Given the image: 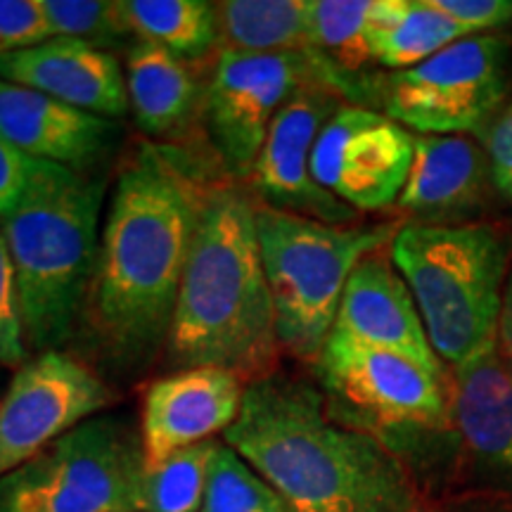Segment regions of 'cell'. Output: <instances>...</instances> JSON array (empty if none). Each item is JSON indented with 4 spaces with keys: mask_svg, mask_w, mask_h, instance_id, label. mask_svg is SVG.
Wrapping results in <instances>:
<instances>
[{
    "mask_svg": "<svg viewBox=\"0 0 512 512\" xmlns=\"http://www.w3.org/2000/svg\"><path fill=\"white\" fill-rule=\"evenodd\" d=\"M211 178L174 145L143 143L121 166L76 337L114 373H136L169 342Z\"/></svg>",
    "mask_w": 512,
    "mask_h": 512,
    "instance_id": "1",
    "label": "cell"
},
{
    "mask_svg": "<svg viewBox=\"0 0 512 512\" xmlns=\"http://www.w3.org/2000/svg\"><path fill=\"white\" fill-rule=\"evenodd\" d=\"M223 439L294 512H418L403 460L332 420L320 389L294 377L249 382Z\"/></svg>",
    "mask_w": 512,
    "mask_h": 512,
    "instance_id": "2",
    "label": "cell"
},
{
    "mask_svg": "<svg viewBox=\"0 0 512 512\" xmlns=\"http://www.w3.org/2000/svg\"><path fill=\"white\" fill-rule=\"evenodd\" d=\"M254 211L235 181H209L166 342L176 370L221 368L245 384L275 373L280 342Z\"/></svg>",
    "mask_w": 512,
    "mask_h": 512,
    "instance_id": "3",
    "label": "cell"
},
{
    "mask_svg": "<svg viewBox=\"0 0 512 512\" xmlns=\"http://www.w3.org/2000/svg\"><path fill=\"white\" fill-rule=\"evenodd\" d=\"M105 192V178L34 159L27 192L0 219L31 356L62 351L79 332Z\"/></svg>",
    "mask_w": 512,
    "mask_h": 512,
    "instance_id": "4",
    "label": "cell"
},
{
    "mask_svg": "<svg viewBox=\"0 0 512 512\" xmlns=\"http://www.w3.org/2000/svg\"><path fill=\"white\" fill-rule=\"evenodd\" d=\"M441 363L463 368L498 347L510 242L491 223H403L389 245Z\"/></svg>",
    "mask_w": 512,
    "mask_h": 512,
    "instance_id": "5",
    "label": "cell"
},
{
    "mask_svg": "<svg viewBox=\"0 0 512 512\" xmlns=\"http://www.w3.org/2000/svg\"><path fill=\"white\" fill-rule=\"evenodd\" d=\"M254 226L280 347L316 361L335 328L349 275L366 256L392 245L401 226L394 221L330 226L261 202H256Z\"/></svg>",
    "mask_w": 512,
    "mask_h": 512,
    "instance_id": "6",
    "label": "cell"
},
{
    "mask_svg": "<svg viewBox=\"0 0 512 512\" xmlns=\"http://www.w3.org/2000/svg\"><path fill=\"white\" fill-rule=\"evenodd\" d=\"M325 411L399 456L403 448L453 434L451 375L332 330L316 361Z\"/></svg>",
    "mask_w": 512,
    "mask_h": 512,
    "instance_id": "7",
    "label": "cell"
},
{
    "mask_svg": "<svg viewBox=\"0 0 512 512\" xmlns=\"http://www.w3.org/2000/svg\"><path fill=\"white\" fill-rule=\"evenodd\" d=\"M140 434L100 415L0 477V512H143Z\"/></svg>",
    "mask_w": 512,
    "mask_h": 512,
    "instance_id": "8",
    "label": "cell"
},
{
    "mask_svg": "<svg viewBox=\"0 0 512 512\" xmlns=\"http://www.w3.org/2000/svg\"><path fill=\"white\" fill-rule=\"evenodd\" d=\"M304 86L330 88L351 105L368 102V79L339 72L316 53L216 57L202 107L211 145L233 181H247L275 114Z\"/></svg>",
    "mask_w": 512,
    "mask_h": 512,
    "instance_id": "9",
    "label": "cell"
},
{
    "mask_svg": "<svg viewBox=\"0 0 512 512\" xmlns=\"http://www.w3.org/2000/svg\"><path fill=\"white\" fill-rule=\"evenodd\" d=\"M510 41L465 36L427 62L368 81V102L418 136H482L510 88Z\"/></svg>",
    "mask_w": 512,
    "mask_h": 512,
    "instance_id": "10",
    "label": "cell"
},
{
    "mask_svg": "<svg viewBox=\"0 0 512 512\" xmlns=\"http://www.w3.org/2000/svg\"><path fill=\"white\" fill-rule=\"evenodd\" d=\"M112 401L95 370L67 351L31 356L0 399V477L91 420Z\"/></svg>",
    "mask_w": 512,
    "mask_h": 512,
    "instance_id": "11",
    "label": "cell"
},
{
    "mask_svg": "<svg viewBox=\"0 0 512 512\" xmlns=\"http://www.w3.org/2000/svg\"><path fill=\"white\" fill-rule=\"evenodd\" d=\"M413 155L415 133L373 107L344 102L313 145L311 174L347 207L380 211L399 202Z\"/></svg>",
    "mask_w": 512,
    "mask_h": 512,
    "instance_id": "12",
    "label": "cell"
},
{
    "mask_svg": "<svg viewBox=\"0 0 512 512\" xmlns=\"http://www.w3.org/2000/svg\"><path fill=\"white\" fill-rule=\"evenodd\" d=\"M342 105V95L320 86L299 88L285 102L247 178L256 202L330 226L356 221L358 211L320 188L311 174L313 145Z\"/></svg>",
    "mask_w": 512,
    "mask_h": 512,
    "instance_id": "13",
    "label": "cell"
},
{
    "mask_svg": "<svg viewBox=\"0 0 512 512\" xmlns=\"http://www.w3.org/2000/svg\"><path fill=\"white\" fill-rule=\"evenodd\" d=\"M245 387L221 368H185L152 382L140 427L145 465H162L183 448L226 432L238 420Z\"/></svg>",
    "mask_w": 512,
    "mask_h": 512,
    "instance_id": "14",
    "label": "cell"
},
{
    "mask_svg": "<svg viewBox=\"0 0 512 512\" xmlns=\"http://www.w3.org/2000/svg\"><path fill=\"white\" fill-rule=\"evenodd\" d=\"M0 79L105 119L124 117L131 110L126 69L117 55L79 38L53 36L0 57Z\"/></svg>",
    "mask_w": 512,
    "mask_h": 512,
    "instance_id": "15",
    "label": "cell"
},
{
    "mask_svg": "<svg viewBox=\"0 0 512 512\" xmlns=\"http://www.w3.org/2000/svg\"><path fill=\"white\" fill-rule=\"evenodd\" d=\"M332 330L370 347L411 358L437 375H446L406 280L396 271L392 256L382 252L366 256L349 275Z\"/></svg>",
    "mask_w": 512,
    "mask_h": 512,
    "instance_id": "16",
    "label": "cell"
},
{
    "mask_svg": "<svg viewBox=\"0 0 512 512\" xmlns=\"http://www.w3.org/2000/svg\"><path fill=\"white\" fill-rule=\"evenodd\" d=\"M494 188L484 147L467 136H418L399 207L408 223L463 226L489 200ZM496 190V188H494Z\"/></svg>",
    "mask_w": 512,
    "mask_h": 512,
    "instance_id": "17",
    "label": "cell"
},
{
    "mask_svg": "<svg viewBox=\"0 0 512 512\" xmlns=\"http://www.w3.org/2000/svg\"><path fill=\"white\" fill-rule=\"evenodd\" d=\"M451 420L475 475L512 494V368L498 347L453 370Z\"/></svg>",
    "mask_w": 512,
    "mask_h": 512,
    "instance_id": "18",
    "label": "cell"
},
{
    "mask_svg": "<svg viewBox=\"0 0 512 512\" xmlns=\"http://www.w3.org/2000/svg\"><path fill=\"white\" fill-rule=\"evenodd\" d=\"M114 133L110 119L0 79V136L22 155L88 174Z\"/></svg>",
    "mask_w": 512,
    "mask_h": 512,
    "instance_id": "19",
    "label": "cell"
},
{
    "mask_svg": "<svg viewBox=\"0 0 512 512\" xmlns=\"http://www.w3.org/2000/svg\"><path fill=\"white\" fill-rule=\"evenodd\" d=\"M124 67L128 105L140 131L162 140L183 136L204 100L188 62L150 43L133 41Z\"/></svg>",
    "mask_w": 512,
    "mask_h": 512,
    "instance_id": "20",
    "label": "cell"
},
{
    "mask_svg": "<svg viewBox=\"0 0 512 512\" xmlns=\"http://www.w3.org/2000/svg\"><path fill=\"white\" fill-rule=\"evenodd\" d=\"M465 38L432 0H375L368 22L373 62L403 72Z\"/></svg>",
    "mask_w": 512,
    "mask_h": 512,
    "instance_id": "21",
    "label": "cell"
},
{
    "mask_svg": "<svg viewBox=\"0 0 512 512\" xmlns=\"http://www.w3.org/2000/svg\"><path fill=\"white\" fill-rule=\"evenodd\" d=\"M214 12L219 53H313L306 0H221Z\"/></svg>",
    "mask_w": 512,
    "mask_h": 512,
    "instance_id": "22",
    "label": "cell"
},
{
    "mask_svg": "<svg viewBox=\"0 0 512 512\" xmlns=\"http://www.w3.org/2000/svg\"><path fill=\"white\" fill-rule=\"evenodd\" d=\"M131 38L176 55L200 60L216 48L214 3L204 0H117Z\"/></svg>",
    "mask_w": 512,
    "mask_h": 512,
    "instance_id": "23",
    "label": "cell"
},
{
    "mask_svg": "<svg viewBox=\"0 0 512 512\" xmlns=\"http://www.w3.org/2000/svg\"><path fill=\"white\" fill-rule=\"evenodd\" d=\"M373 5L375 0H306L313 53L349 76L375 64L368 41Z\"/></svg>",
    "mask_w": 512,
    "mask_h": 512,
    "instance_id": "24",
    "label": "cell"
},
{
    "mask_svg": "<svg viewBox=\"0 0 512 512\" xmlns=\"http://www.w3.org/2000/svg\"><path fill=\"white\" fill-rule=\"evenodd\" d=\"M216 446L214 439L202 441L174 453L162 465L147 467L143 512H200Z\"/></svg>",
    "mask_w": 512,
    "mask_h": 512,
    "instance_id": "25",
    "label": "cell"
},
{
    "mask_svg": "<svg viewBox=\"0 0 512 512\" xmlns=\"http://www.w3.org/2000/svg\"><path fill=\"white\" fill-rule=\"evenodd\" d=\"M200 512H294L247 460L219 444L209 467L207 494Z\"/></svg>",
    "mask_w": 512,
    "mask_h": 512,
    "instance_id": "26",
    "label": "cell"
},
{
    "mask_svg": "<svg viewBox=\"0 0 512 512\" xmlns=\"http://www.w3.org/2000/svg\"><path fill=\"white\" fill-rule=\"evenodd\" d=\"M43 15L53 36L79 38L110 50L131 38L117 3L105 0H41Z\"/></svg>",
    "mask_w": 512,
    "mask_h": 512,
    "instance_id": "27",
    "label": "cell"
},
{
    "mask_svg": "<svg viewBox=\"0 0 512 512\" xmlns=\"http://www.w3.org/2000/svg\"><path fill=\"white\" fill-rule=\"evenodd\" d=\"M31 358L24 337L22 306L8 247L0 233V368L17 370Z\"/></svg>",
    "mask_w": 512,
    "mask_h": 512,
    "instance_id": "28",
    "label": "cell"
},
{
    "mask_svg": "<svg viewBox=\"0 0 512 512\" xmlns=\"http://www.w3.org/2000/svg\"><path fill=\"white\" fill-rule=\"evenodd\" d=\"M53 38L41 0H0V57Z\"/></svg>",
    "mask_w": 512,
    "mask_h": 512,
    "instance_id": "29",
    "label": "cell"
},
{
    "mask_svg": "<svg viewBox=\"0 0 512 512\" xmlns=\"http://www.w3.org/2000/svg\"><path fill=\"white\" fill-rule=\"evenodd\" d=\"M465 36H482L512 24V0H432Z\"/></svg>",
    "mask_w": 512,
    "mask_h": 512,
    "instance_id": "30",
    "label": "cell"
},
{
    "mask_svg": "<svg viewBox=\"0 0 512 512\" xmlns=\"http://www.w3.org/2000/svg\"><path fill=\"white\" fill-rule=\"evenodd\" d=\"M489 157L494 188L512 204V100L503 105L494 121L479 136Z\"/></svg>",
    "mask_w": 512,
    "mask_h": 512,
    "instance_id": "31",
    "label": "cell"
},
{
    "mask_svg": "<svg viewBox=\"0 0 512 512\" xmlns=\"http://www.w3.org/2000/svg\"><path fill=\"white\" fill-rule=\"evenodd\" d=\"M31 169H34V159L22 155L17 147L0 136V219L8 216L27 192Z\"/></svg>",
    "mask_w": 512,
    "mask_h": 512,
    "instance_id": "32",
    "label": "cell"
},
{
    "mask_svg": "<svg viewBox=\"0 0 512 512\" xmlns=\"http://www.w3.org/2000/svg\"><path fill=\"white\" fill-rule=\"evenodd\" d=\"M498 351H501L508 366L512 368V271L508 273L503 290L501 320H498Z\"/></svg>",
    "mask_w": 512,
    "mask_h": 512,
    "instance_id": "33",
    "label": "cell"
},
{
    "mask_svg": "<svg viewBox=\"0 0 512 512\" xmlns=\"http://www.w3.org/2000/svg\"><path fill=\"white\" fill-rule=\"evenodd\" d=\"M8 373H10V370H8V368H0V399H3L5 389H8V382H10V377H8Z\"/></svg>",
    "mask_w": 512,
    "mask_h": 512,
    "instance_id": "34",
    "label": "cell"
}]
</instances>
